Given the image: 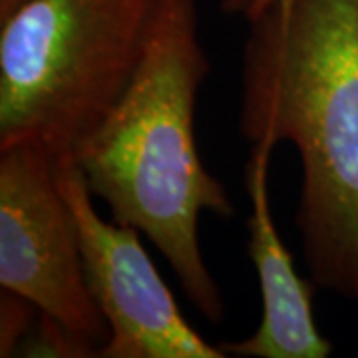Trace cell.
<instances>
[{
  "label": "cell",
  "mask_w": 358,
  "mask_h": 358,
  "mask_svg": "<svg viewBox=\"0 0 358 358\" xmlns=\"http://www.w3.org/2000/svg\"><path fill=\"white\" fill-rule=\"evenodd\" d=\"M247 22L241 134L296 150L310 279L358 303V0H293Z\"/></svg>",
  "instance_id": "obj_1"
},
{
  "label": "cell",
  "mask_w": 358,
  "mask_h": 358,
  "mask_svg": "<svg viewBox=\"0 0 358 358\" xmlns=\"http://www.w3.org/2000/svg\"><path fill=\"white\" fill-rule=\"evenodd\" d=\"M209 72L197 2L155 0L136 74L74 162L115 223L143 233L192 307L209 324H221L225 301L203 259L199 219L205 211L233 217L235 205L195 141V106Z\"/></svg>",
  "instance_id": "obj_2"
},
{
  "label": "cell",
  "mask_w": 358,
  "mask_h": 358,
  "mask_svg": "<svg viewBox=\"0 0 358 358\" xmlns=\"http://www.w3.org/2000/svg\"><path fill=\"white\" fill-rule=\"evenodd\" d=\"M155 0H26L0 20V150L56 159L124 96L145 52Z\"/></svg>",
  "instance_id": "obj_3"
},
{
  "label": "cell",
  "mask_w": 358,
  "mask_h": 358,
  "mask_svg": "<svg viewBox=\"0 0 358 358\" xmlns=\"http://www.w3.org/2000/svg\"><path fill=\"white\" fill-rule=\"evenodd\" d=\"M56 162L34 143L0 150V289L102 346L108 322L90 294Z\"/></svg>",
  "instance_id": "obj_4"
},
{
  "label": "cell",
  "mask_w": 358,
  "mask_h": 358,
  "mask_svg": "<svg viewBox=\"0 0 358 358\" xmlns=\"http://www.w3.org/2000/svg\"><path fill=\"white\" fill-rule=\"evenodd\" d=\"M56 179L76 227L90 294L108 322L98 357L225 358L183 317L140 231L98 213L74 157L56 162Z\"/></svg>",
  "instance_id": "obj_5"
},
{
  "label": "cell",
  "mask_w": 358,
  "mask_h": 358,
  "mask_svg": "<svg viewBox=\"0 0 358 358\" xmlns=\"http://www.w3.org/2000/svg\"><path fill=\"white\" fill-rule=\"evenodd\" d=\"M271 148L253 145L245 167V189L251 201L247 219V251L261 289L263 315L251 336L221 343L225 357L241 358H327L333 345L320 334L313 294L315 281L294 271L293 255L275 227L268 203V157Z\"/></svg>",
  "instance_id": "obj_6"
},
{
  "label": "cell",
  "mask_w": 358,
  "mask_h": 358,
  "mask_svg": "<svg viewBox=\"0 0 358 358\" xmlns=\"http://www.w3.org/2000/svg\"><path fill=\"white\" fill-rule=\"evenodd\" d=\"M100 346L70 331L60 320L38 313L30 333L18 355L24 357H58V358H90L98 357Z\"/></svg>",
  "instance_id": "obj_7"
},
{
  "label": "cell",
  "mask_w": 358,
  "mask_h": 358,
  "mask_svg": "<svg viewBox=\"0 0 358 358\" xmlns=\"http://www.w3.org/2000/svg\"><path fill=\"white\" fill-rule=\"evenodd\" d=\"M40 308L22 294L0 289V357L18 355Z\"/></svg>",
  "instance_id": "obj_8"
},
{
  "label": "cell",
  "mask_w": 358,
  "mask_h": 358,
  "mask_svg": "<svg viewBox=\"0 0 358 358\" xmlns=\"http://www.w3.org/2000/svg\"><path fill=\"white\" fill-rule=\"evenodd\" d=\"M293 4V0H253V6L249 8V13L245 16V20H253L263 13H267L268 8H281L287 10Z\"/></svg>",
  "instance_id": "obj_9"
},
{
  "label": "cell",
  "mask_w": 358,
  "mask_h": 358,
  "mask_svg": "<svg viewBox=\"0 0 358 358\" xmlns=\"http://www.w3.org/2000/svg\"><path fill=\"white\" fill-rule=\"evenodd\" d=\"M253 6V0H221L223 13L229 16H247L249 8Z\"/></svg>",
  "instance_id": "obj_10"
},
{
  "label": "cell",
  "mask_w": 358,
  "mask_h": 358,
  "mask_svg": "<svg viewBox=\"0 0 358 358\" xmlns=\"http://www.w3.org/2000/svg\"><path fill=\"white\" fill-rule=\"evenodd\" d=\"M22 2H26V0H0V20L6 18L13 10H16Z\"/></svg>",
  "instance_id": "obj_11"
}]
</instances>
